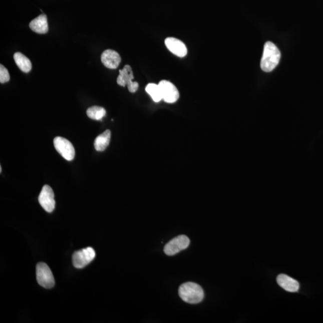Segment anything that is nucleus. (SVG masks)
Instances as JSON below:
<instances>
[{
  "label": "nucleus",
  "mask_w": 323,
  "mask_h": 323,
  "mask_svg": "<svg viewBox=\"0 0 323 323\" xmlns=\"http://www.w3.org/2000/svg\"><path fill=\"white\" fill-rule=\"evenodd\" d=\"M37 280L39 285L46 288H51L55 285V279L50 267L47 264L40 262L36 266Z\"/></svg>",
  "instance_id": "3"
},
{
  "label": "nucleus",
  "mask_w": 323,
  "mask_h": 323,
  "mask_svg": "<svg viewBox=\"0 0 323 323\" xmlns=\"http://www.w3.org/2000/svg\"><path fill=\"white\" fill-rule=\"evenodd\" d=\"M111 138V132L106 130L96 138L94 142L95 150L98 152H103L109 145Z\"/></svg>",
  "instance_id": "15"
},
{
  "label": "nucleus",
  "mask_w": 323,
  "mask_h": 323,
  "mask_svg": "<svg viewBox=\"0 0 323 323\" xmlns=\"http://www.w3.org/2000/svg\"><path fill=\"white\" fill-rule=\"evenodd\" d=\"M165 44L172 54L180 58L186 56L187 49L183 42L176 38H168L165 39Z\"/></svg>",
  "instance_id": "10"
},
{
  "label": "nucleus",
  "mask_w": 323,
  "mask_h": 323,
  "mask_svg": "<svg viewBox=\"0 0 323 323\" xmlns=\"http://www.w3.org/2000/svg\"><path fill=\"white\" fill-rule=\"evenodd\" d=\"M14 60L17 66L22 72L26 73H29L32 69V64L27 57L21 52H17L14 55Z\"/></svg>",
  "instance_id": "14"
},
{
  "label": "nucleus",
  "mask_w": 323,
  "mask_h": 323,
  "mask_svg": "<svg viewBox=\"0 0 323 323\" xmlns=\"http://www.w3.org/2000/svg\"><path fill=\"white\" fill-rule=\"evenodd\" d=\"M54 144L57 152L68 161H72L75 157V149L72 143L61 137L55 138Z\"/></svg>",
  "instance_id": "7"
},
{
  "label": "nucleus",
  "mask_w": 323,
  "mask_h": 323,
  "mask_svg": "<svg viewBox=\"0 0 323 323\" xmlns=\"http://www.w3.org/2000/svg\"><path fill=\"white\" fill-rule=\"evenodd\" d=\"M89 118L96 121H101L106 115V111L103 107L93 106L87 110L86 112Z\"/></svg>",
  "instance_id": "16"
},
{
  "label": "nucleus",
  "mask_w": 323,
  "mask_h": 323,
  "mask_svg": "<svg viewBox=\"0 0 323 323\" xmlns=\"http://www.w3.org/2000/svg\"><path fill=\"white\" fill-rule=\"evenodd\" d=\"M95 257V251L92 247L77 251L72 257L73 266L78 269L84 268L94 259Z\"/></svg>",
  "instance_id": "5"
},
{
  "label": "nucleus",
  "mask_w": 323,
  "mask_h": 323,
  "mask_svg": "<svg viewBox=\"0 0 323 323\" xmlns=\"http://www.w3.org/2000/svg\"><path fill=\"white\" fill-rule=\"evenodd\" d=\"M53 190L48 185L43 187L39 196L40 204L46 211L52 213L55 208V200Z\"/></svg>",
  "instance_id": "9"
},
{
  "label": "nucleus",
  "mask_w": 323,
  "mask_h": 323,
  "mask_svg": "<svg viewBox=\"0 0 323 323\" xmlns=\"http://www.w3.org/2000/svg\"><path fill=\"white\" fill-rule=\"evenodd\" d=\"M190 239L186 235H179L171 240L164 247L165 253L168 256H174L189 247Z\"/></svg>",
  "instance_id": "6"
},
{
  "label": "nucleus",
  "mask_w": 323,
  "mask_h": 323,
  "mask_svg": "<svg viewBox=\"0 0 323 323\" xmlns=\"http://www.w3.org/2000/svg\"><path fill=\"white\" fill-rule=\"evenodd\" d=\"M2 167H0V172H2Z\"/></svg>",
  "instance_id": "19"
},
{
  "label": "nucleus",
  "mask_w": 323,
  "mask_h": 323,
  "mask_svg": "<svg viewBox=\"0 0 323 323\" xmlns=\"http://www.w3.org/2000/svg\"><path fill=\"white\" fill-rule=\"evenodd\" d=\"M178 293L181 299L190 304L199 303L204 297V292L201 286L192 282L181 285Z\"/></svg>",
  "instance_id": "2"
},
{
  "label": "nucleus",
  "mask_w": 323,
  "mask_h": 323,
  "mask_svg": "<svg viewBox=\"0 0 323 323\" xmlns=\"http://www.w3.org/2000/svg\"><path fill=\"white\" fill-rule=\"evenodd\" d=\"M161 89L162 100L167 103H174L179 98L180 94L178 89L171 82L162 81L159 83Z\"/></svg>",
  "instance_id": "8"
},
{
  "label": "nucleus",
  "mask_w": 323,
  "mask_h": 323,
  "mask_svg": "<svg viewBox=\"0 0 323 323\" xmlns=\"http://www.w3.org/2000/svg\"><path fill=\"white\" fill-rule=\"evenodd\" d=\"M10 79L8 70L1 64L0 66V82L1 84H5L10 81Z\"/></svg>",
  "instance_id": "18"
},
{
  "label": "nucleus",
  "mask_w": 323,
  "mask_h": 323,
  "mask_svg": "<svg viewBox=\"0 0 323 323\" xmlns=\"http://www.w3.org/2000/svg\"><path fill=\"white\" fill-rule=\"evenodd\" d=\"M280 287L289 292H296L299 290V284L296 280L285 274H280L276 278Z\"/></svg>",
  "instance_id": "12"
},
{
  "label": "nucleus",
  "mask_w": 323,
  "mask_h": 323,
  "mask_svg": "<svg viewBox=\"0 0 323 323\" xmlns=\"http://www.w3.org/2000/svg\"><path fill=\"white\" fill-rule=\"evenodd\" d=\"M101 62L109 69H116L121 63V58L118 52L107 49L101 55Z\"/></svg>",
  "instance_id": "11"
},
{
  "label": "nucleus",
  "mask_w": 323,
  "mask_h": 323,
  "mask_svg": "<svg viewBox=\"0 0 323 323\" xmlns=\"http://www.w3.org/2000/svg\"><path fill=\"white\" fill-rule=\"evenodd\" d=\"M29 27L31 30L36 33L42 35L47 33L49 31L47 16L45 14L39 15L31 21Z\"/></svg>",
  "instance_id": "13"
},
{
  "label": "nucleus",
  "mask_w": 323,
  "mask_h": 323,
  "mask_svg": "<svg viewBox=\"0 0 323 323\" xmlns=\"http://www.w3.org/2000/svg\"><path fill=\"white\" fill-rule=\"evenodd\" d=\"M281 53L279 49L273 43L267 42L264 46L262 58H261L260 67L264 72H270L278 66Z\"/></svg>",
  "instance_id": "1"
},
{
  "label": "nucleus",
  "mask_w": 323,
  "mask_h": 323,
  "mask_svg": "<svg viewBox=\"0 0 323 323\" xmlns=\"http://www.w3.org/2000/svg\"><path fill=\"white\" fill-rule=\"evenodd\" d=\"M134 79L132 68L129 65H126L122 70H119V75L117 79V83L120 86L125 87L127 86L129 92L135 93L139 87L136 82L132 81Z\"/></svg>",
  "instance_id": "4"
},
{
  "label": "nucleus",
  "mask_w": 323,
  "mask_h": 323,
  "mask_svg": "<svg viewBox=\"0 0 323 323\" xmlns=\"http://www.w3.org/2000/svg\"><path fill=\"white\" fill-rule=\"evenodd\" d=\"M146 91L150 95L152 100L156 103H158L162 100L161 89L159 84H149L147 85Z\"/></svg>",
  "instance_id": "17"
}]
</instances>
